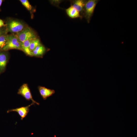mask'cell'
Listing matches in <instances>:
<instances>
[{"label":"cell","mask_w":137,"mask_h":137,"mask_svg":"<svg viewBox=\"0 0 137 137\" xmlns=\"http://www.w3.org/2000/svg\"><path fill=\"white\" fill-rule=\"evenodd\" d=\"M98 2V1L97 0L86 1L83 12L85 18L88 23L90 22Z\"/></svg>","instance_id":"6da1fadb"},{"label":"cell","mask_w":137,"mask_h":137,"mask_svg":"<svg viewBox=\"0 0 137 137\" xmlns=\"http://www.w3.org/2000/svg\"><path fill=\"white\" fill-rule=\"evenodd\" d=\"M16 35L21 43H23L27 40L37 38L36 33L28 27H25L21 31L16 33Z\"/></svg>","instance_id":"7a4b0ae2"},{"label":"cell","mask_w":137,"mask_h":137,"mask_svg":"<svg viewBox=\"0 0 137 137\" xmlns=\"http://www.w3.org/2000/svg\"><path fill=\"white\" fill-rule=\"evenodd\" d=\"M7 26V29L8 31L16 33L21 31L25 28L23 23L17 20H9Z\"/></svg>","instance_id":"3957f363"},{"label":"cell","mask_w":137,"mask_h":137,"mask_svg":"<svg viewBox=\"0 0 137 137\" xmlns=\"http://www.w3.org/2000/svg\"><path fill=\"white\" fill-rule=\"evenodd\" d=\"M18 94L22 96L26 100H31L35 104L39 105V103L33 99L30 89L27 84H24L20 87L18 90Z\"/></svg>","instance_id":"277c9868"},{"label":"cell","mask_w":137,"mask_h":137,"mask_svg":"<svg viewBox=\"0 0 137 137\" xmlns=\"http://www.w3.org/2000/svg\"><path fill=\"white\" fill-rule=\"evenodd\" d=\"M35 104L34 103L32 102L30 105L26 106L9 110L7 111V112L8 113L12 112H17L21 117V119L22 120L29 113L30 107Z\"/></svg>","instance_id":"5b68a950"},{"label":"cell","mask_w":137,"mask_h":137,"mask_svg":"<svg viewBox=\"0 0 137 137\" xmlns=\"http://www.w3.org/2000/svg\"><path fill=\"white\" fill-rule=\"evenodd\" d=\"M18 41L19 40L16 35L14 34L8 35L6 45L2 50L5 51L14 49L16 44Z\"/></svg>","instance_id":"8992f818"},{"label":"cell","mask_w":137,"mask_h":137,"mask_svg":"<svg viewBox=\"0 0 137 137\" xmlns=\"http://www.w3.org/2000/svg\"><path fill=\"white\" fill-rule=\"evenodd\" d=\"M38 89L40 94L44 100L53 95L55 92L53 89H51L46 88L44 87L39 86Z\"/></svg>","instance_id":"52a82bcc"},{"label":"cell","mask_w":137,"mask_h":137,"mask_svg":"<svg viewBox=\"0 0 137 137\" xmlns=\"http://www.w3.org/2000/svg\"><path fill=\"white\" fill-rule=\"evenodd\" d=\"M86 1L76 0L73 1L72 6L75 8L79 13L83 12Z\"/></svg>","instance_id":"ba28073f"},{"label":"cell","mask_w":137,"mask_h":137,"mask_svg":"<svg viewBox=\"0 0 137 137\" xmlns=\"http://www.w3.org/2000/svg\"><path fill=\"white\" fill-rule=\"evenodd\" d=\"M8 60V56L4 52H0V73L5 69Z\"/></svg>","instance_id":"9c48e42d"},{"label":"cell","mask_w":137,"mask_h":137,"mask_svg":"<svg viewBox=\"0 0 137 137\" xmlns=\"http://www.w3.org/2000/svg\"><path fill=\"white\" fill-rule=\"evenodd\" d=\"M66 11L68 15L71 18H75L81 17L79 12L72 5L66 9Z\"/></svg>","instance_id":"30bf717a"},{"label":"cell","mask_w":137,"mask_h":137,"mask_svg":"<svg viewBox=\"0 0 137 137\" xmlns=\"http://www.w3.org/2000/svg\"><path fill=\"white\" fill-rule=\"evenodd\" d=\"M32 40H28L23 43L21 42L22 50L30 56H33L32 53L30 50L29 48L30 44Z\"/></svg>","instance_id":"8fae6325"},{"label":"cell","mask_w":137,"mask_h":137,"mask_svg":"<svg viewBox=\"0 0 137 137\" xmlns=\"http://www.w3.org/2000/svg\"><path fill=\"white\" fill-rule=\"evenodd\" d=\"M45 47L41 44L37 46L32 51L33 56L37 57H42L46 51Z\"/></svg>","instance_id":"7c38bea8"},{"label":"cell","mask_w":137,"mask_h":137,"mask_svg":"<svg viewBox=\"0 0 137 137\" xmlns=\"http://www.w3.org/2000/svg\"><path fill=\"white\" fill-rule=\"evenodd\" d=\"M41 44L40 40L37 38L32 39L30 43V50L32 51L37 46L41 45Z\"/></svg>","instance_id":"4fadbf2b"},{"label":"cell","mask_w":137,"mask_h":137,"mask_svg":"<svg viewBox=\"0 0 137 137\" xmlns=\"http://www.w3.org/2000/svg\"><path fill=\"white\" fill-rule=\"evenodd\" d=\"M8 35L4 34L0 36V50H2L6 45Z\"/></svg>","instance_id":"5bb4252c"},{"label":"cell","mask_w":137,"mask_h":137,"mask_svg":"<svg viewBox=\"0 0 137 137\" xmlns=\"http://www.w3.org/2000/svg\"><path fill=\"white\" fill-rule=\"evenodd\" d=\"M20 2L22 5L28 10L30 11L32 9V7L29 2L27 0H20Z\"/></svg>","instance_id":"9a60e30c"},{"label":"cell","mask_w":137,"mask_h":137,"mask_svg":"<svg viewBox=\"0 0 137 137\" xmlns=\"http://www.w3.org/2000/svg\"><path fill=\"white\" fill-rule=\"evenodd\" d=\"M14 49L22 50V49L21 46V42L19 41V40L16 44Z\"/></svg>","instance_id":"2e32d148"},{"label":"cell","mask_w":137,"mask_h":137,"mask_svg":"<svg viewBox=\"0 0 137 137\" xmlns=\"http://www.w3.org/2000/svg\"><path fill=\"white\" fill-rule=\"evenodd\" d=\"M5 26V25L3 21L2 20L0 19V28Z\"/></svg>","instance_id":"e0dca14e"},{"label":"cell","mask_w":137,"mask_h":137,"mask_svg":"<svg viewBox=\"0 0 137 137\" xmlns=\"http://www.w3.org/2000/svg\"><path fill=\"white\" fill-rule=\"evenodd\" d=\"M4 34V31L1 29H0V36Z\"/></svg>","instance_id":"ac0fdd59"},{"label":"cell","mask_w":137,"mask_h":137,"mask_svg":"<svg viewBox=\"0 0 137 137\" xmlns=\"http://www.w3.org/2000/svg\"><path fill=\"white\" fill-rule=\"evenodd\" d=\"M3 1L2 0H0V7Z\"/></svg>","instance_id":"d6986e66"}]
</instances>
